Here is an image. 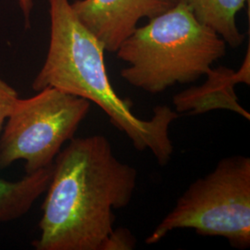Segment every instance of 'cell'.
<instances>
[{"label":"cell","mask_w":250,"mask_h":250,"mask_svg":"<svg viewBox=\"0 0 250 250\" xmlns=\"http://www.w3.org/2000/svg\"><path fill=\"white\" fill-rule=\"evenodd\" d=\"M137 170L102 134L72 138L53 162L36 250H110L114 210L130 204Z\"/></svg>","instance_id":"1"},{"label":"cell","mask_w":250,"mask_h":250,"mask_svg":"<svg viewBox=\"0 0 250 250\" xmlns=\"http://www.w3.org/2000/svg\"><path fill=\"white\" fill-rule=\"evenodd\" d=\"M50 38L45 62L33 81L38 92L53 87L99 106L111 124L124 132L138 151L150 150L159 165L172 156L170 125L179 114L165 105L156 106L149 120L132 111L129 99L113 88L105 64V47L84 26L69 0H48Z\"/></svg>","instance_id":"2"},{"label":"cell","mask_w":250,"mask_h":250,"mask_svg":"<svg viewBox=\"0 0 250 250\" xmlns=\"http://www.w3.org/2000/svg\"><path fill=\"white\" fill-rule=\"evenodd\" d=\"M227 44L197 21L181 1L149 19L120 45L117 58L127 66L121 76L129 84L160 94L206 75L226 54Z\"/></svg>","instance_id":"3"},{"label":"cell","mask_w":250,"mask_h":250,"mask_svg":"<svg viewBox=\"0 0 250 250\" xmlns=\"http://www.w3.org/2000/svg\"><path fill=\"white\" fill-rule=\"evenodd\" d=\"M194 229L204 236H222L237 250L250 247V159H222L197 179L149 234L146 244L161 241L176 229Z\"/></svg>","instance_id":"4"},{"label":"cell","mask_w":250,"mask_h":250,"mask_svg":"<svg viewBox=\"0 0 250 250\" xmlns=\"http://www.w3.org/2000/svg\"><path fill=\"white\" fill-rule=\"evenodd\" d=\"M90 109L86 99L46 87L16 101L0 134V169L25 161L32 173L53 164Z\"/></svg>","instance_id":"5"},{"label":"cell","mask_w":250,"mask_h":250,"mask_svg":"<svg viewBox=\"0 0 250 250\" xmlns=\"http://www.w3.org/2000/svg\"><path fill=\"white\" fill-rule=\"evenodd\" d=\"M175 3L176 0H76L72 7L105 50L115 53L141 20L154 18Z\"/></svg>","instance_id":"6"},{"label":"cell","mask_w":250,"mask_h":250,"mask_svg":"<svg viewBox=\"0 0 250 250\" xmlns=\"http://www.w3.org/2000/svg\"><path fill=\"white\" fill-rule=\"evenodd\" d=\"M250 45L246 59L238 72L220 66L211 68L206 74L207 79L202 85L192 86L173 98V104L177 113L197 115L213 109H228L247 120L250 114L238 103L234 86L243 83H250Z\"/></svg>","instance_id":"7"},{"label":"cell","mask_w":250,"mask_h":250,"mask_svg":"<svg viewBox=\"0 0 250 250\" xmlns=\"http://www.w3.org/2000/svg\"><path fill=\"white\" fill-rule=\"evenodd\" d=\"M52 170L53 164L26 173L17 181L0 178V224L15 221L26 214L37 198L45 194Z\"/></svg>","instance_id":"8"},{"label":"cell","mask_w":250,"mask_h":250,"mask_svg":"<svg viewBox=\"0 0 250 250\" xmlns=\"http://www.w3.org/2000/svg\"><path fill=\"white\" fill-rule=\"evenodd\" d=\"M188 6L197 21L213 30L227 45L239 47L246 36L236 23V15L250 0H177Z\"/></svg>","instance_id":"9"},{"label":"cell","mask_w":250,"mask_h":250,"mask_svg":"<svg viewBox=\"0 0 250 250\" xmlns=\"http://www.w3.org/2000/svg\"><path fill=\"white\" fill-rule=\"evenodd\" d=\"M18 99V92L0 76V134Z\"/></svg>","instance_id":"10"},{"label":"cell","mask_w":250,"mask_h":250,"mask_svg":"<svg viewBox=\"0 0 250 250\" xmlns=\"http://www.w3.org/2000/svg\"><path fill=\"white\" fill-rule=\"evenodd\" d=\"M19 6L25 19V23L30 24V18L34 7V0H17Z\"/></svg>","instance_id":"11"},{"label":"cell","mask_w":250,"mask_h":250,"mask_svg":"<svg viewBox=\"0 0 250 250\" xmlns=\"http://www.w3.org/2000/svg\"><path fill=\"white\" fill-rule=\"evenodd\" d=\"M176 1H177V0H176Z\"/></svg>","instance_id":"12"}]
</instances>
